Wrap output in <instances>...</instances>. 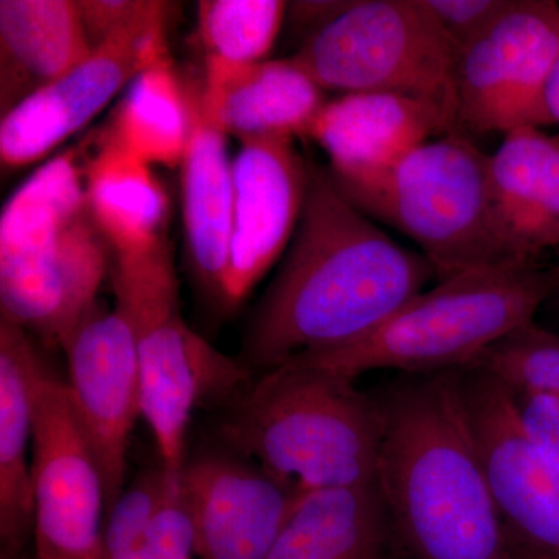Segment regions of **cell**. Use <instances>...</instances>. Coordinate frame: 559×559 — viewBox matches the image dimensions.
Wrapping results in <instances>:
<instances>
[{"instance_id":"cell-1","label":"cell","mask_w":559,"mask_h":559,"mask_svg":"<svg viewBox=\"0 0 559 559\" xmlns=\"http://www.w3.org/2000/svg\"><path fill=\"white\" fill-rule=\"evenodd\" d=\"M245 342L249 369L359 340L425 290L436 271L392 240L310 159L299 226Z\"/></svg>"},{"instance_id":"cell-2","label":"cell","mask_w":559,"mask_h":559,"mask_svg":"<svg viewBox=\"0 0 559 559\" xmlns=\"http://www.w3.org/2000/svg\"><path fill=\"white\" fill-rule=\"evenodd\" d=\"M459 370L403 374L378 393L384 433L377 484L407 558L518 559Z\"/></svg>"},{"instance_id":"cell-3","label":"cell","mask_w":559,"mask_h":559,"mask_svg":"<svg viewBox=\"0 0 559 559\" xmlns=\"http://www.w3.org/2000/svg\"><path fill=\"white\" fill-rule=\"evenodd\" d=\"M378 393L300 359L261 371L221 426L229 450L300 491L377 484Z\"/></svg>"},{"instance_id":"cell-4","label":"cell","mask_w":559,"mask_h":559,"mask_svg":"<svg viewBox=\"0 0 559 559\" xmlns=\"http://www.w3.org/2000/svg\"><path fill=\"white\" fill-rule=\"evenodd\" d=\"M558 293L554 270L540 261L465 272L412 297L359 340L296 359L353 381L373 370L465 369Z\"/></svg>"},{"instance_id":"cell-5","label":"cell","mask_w":559,"mask_h":559,"mask_svg":"<svg viewBox=\"0 0 559 559\" xmlns=\"http://www.w3.org/2000/svg\"><path fill=\"white\" fill-rule=\"evenodd\" d=\"M489 159L469 135L450 132L421 143L374 178L334 186L369 218L411 238L441 282L528 261L518 255L500 223Z\"/></svg>"},{"instance_id":"cell-6","label":"cell","mask_w":559,"mask_h":559,"mask_svg":"<svg viewBox=\"0 0 559 559\" xmlns=\"http://www.w3.org/2000/svg\"><path fill=\"white\" fill-rule=\"evenodd\" d=\"M114 260L116 307L130 322L138 352L142 418L164 468L180 473L193 412L205 403H234L252 382V370L187 325L168 241Z\"/></svg>"},{"instance_id":"cell-7","label":"cell","mask_w":559,"mask_h":559,"mask_svg":"<svg viewBox=\"0 0 559 559\" xmlns=\"http://www.w3.org/2000/svg\"><path fill=\"white\" fill-rule=\"evenodd\" d=\"M293 60L325 92H393L433 103L457 132L459 50L419 0H353Z\"/></svg>"},{"instance_id":"cell-8","label":"cell","mask_w":559,"mask_h":559,"mask_svg":"<svg viewBox=\"0 0 559 559\" xmlns=\"http://www.w3.org/2000/svg\"><path fill=\"white\" fill-rule=\"evenodd\" d=\"M559 60V3L513 0L469 46L455 70V130L509 134L551 124L547 84Z\"/></svg>"},{"instance_id":"cell-9","label":"cell","mask_w":559,"mask_h":559,"mask_svg":"<svg viewBox=\"0 0 559 559\" xmlns=\"http://www.w3.org/2000/svg\"><path fill=\"white\" fill-rule=\"evenodd\" d=\"M33 539L38 559H102L105 480L68 382L46 369L36 388Z\"/></svg>"},{"instance_id":"cell-10","label":"cell","mask_w":559,"mask_h":559,"mask_svg":"<svg viewBox=\"0 0 559 559\" xmlns=\"http://www.w3.org/2000/svg\"><path fill=\"white\" fill-rule=\"evenodd\" d=\"M168 20L170 5L151 0L138 21L110 36L60 80L2 116L3 170H20L49 156L97 117L143 69L170 57Z\"/></svg>"},{"instance_id":"cell-11","label":"cell","mask_w":559,"mask_h":559,"mask_svg":"<svg viewBox=\"0 0 559 559\" xmlns=\"http://www.w3.org/2000/svg\"><path fill=\"white\" fill-rule=\"evenodd\" d=\"M459 382L511 538L559 558V469L522 432L506 385L474 367L460 369Z\"/></svg>"},{"instance_id":"cell-12","label":"cell","mask_w":559,"mask_h":559,"mask_svg":"<svg viewBox=\"0 0 559 559\" xmlns=\"http://www.w3.org/2000/svg\"><path fill=\"white\" fill-rule=\"evenodd\" d=\"M64 352L70 396L100 463L109 513L123 492L132 430L142 417L134 334L119 308L97 304Z\"/></svg>"},{"instance_id":"cell-13","label":"cell","mask_w":559,"mask_h":559,"mask_svg":"<svg viewBox=\"0 0 559 559\" xmlns=\"http://www.w3.org/2000/svg\"><path fill=\"white\" fill-rule=\"evenodd\" d=\"M296 140L241 142L234 159V216L224 308L234 310L286 253L304 210L310 157Z\"/></svg>"},{"instance_id":"cell-14","label":"cell","mask_w":559,"mask_h":559,"mask_svg":"<svg viewBox=\"0 0 559 559\" xmlns=\"http://www.w3.org/2000/svg\"><path fill=\"white\" fill-rule=\"evenodd\" d=\"M182 484L197 559H266L304 492L229 448L186 460Z\"/></svg>"},{"instance_id":"cell-15","label":"cell","mask_w":559,"mask_h":559,"mask_svg":"<svg viewBox=\"0 0 559 559\" xmlns=\"http://www.w3.org/2000/svg\"><path fill=\"white\" fill-rule=\"evenodd\" d=\"M110 252L87 213L46 248L0 261L2 320L28 331L47 347L64 349L97 307Z\"/></svg>"},{"instance_id":"cell-16","label":"cell","mask_w":559,"mask_h":559,"mask_svg":"<svg viewBox=\"0 0 559 559\" xmlns=\"http://www.w3.org/2000/svg\"><path fill=\"white\" fill-rule=\"evenodd\" d=\"M454 131L443 109L393 92H355L326 102L308 139L329 157L337 187L362 182L390 170L404 156Z\"/></svg>"},{"instance_id":"cell-17","label":"cell","mask_w":559,"mask_h":559,"mask_svg":"<svg viewBox=\"0 0 559 559\" xmlns=\"http://www.w3.org/2000/svg\"><path fill=\"white\" fill-rule=\"evenodd\" d=\"M198 97L207 119L241 142L308 139L325 91L293 60L255 64L205 58Z\"/></svg>"},{"instance_id":"cell-18","label":"cell","mask_w":559,"mask_h":559,"mask_svg":"<svg viewBox=\"0 0 559 559\" xmlns=\"http://www.w3.org/2000/svg\"><path fill=\"white\" fill-rule=\"evenodd\" d=\"M191 135L180 164L187 252L194 280L210 300L224 308L234 216V159L227 135L205 116L198 84H190Z\"/></svg>"},{"instance_id":"cell-19","label":"cell","mask_w":559,"mask_h":559,"mask_svg":"<svg viewBox=\"0 0 559 559\" xmlns=\"http://www.w3.org/2000/svg\"><path fill=\"white\" fill-rule=\"evenodd\" d=\"M43 370L32 334L0 319V559H20L33 533L28 454Z\"/></svg>"},{"instance_id":"cell-20","label":"cell","mask_w":559,"mask_h":559,"mask_svg":"<svg viewBox=\"0 0 559 559\" xmlns=\"http://www.w3.org/2000/svg\"><path fill=\"white\" fill-rule=\"evenodd\" d=\"M492 198L522 260L559 249V135L525 127L503 135L489 159Z\"/></svg>"},{"instance_id":"cell-21","label":"cell","mask_w":559,"mask_h":559,"mask_svg":"<svg viewBox=\"0 0 559 559\" xmlns=\"http://www.w3.org/2000/svg\"><path fill=\"white\" fill-rule=\"evenodd\" d=\"M72 0L0 2V108L2 116L60 80L92 53Z\"/></svg>"},{"instance_id":"cell-22","label":"cell","mask_w":559,"mask_h":559,"mask_svg":"<svg viewBox=\"0 0 559 559\" xmlns=\"http://www.w3.org/2000/svg\"><path fill=\"white\" fill-rule=\"evenodd\" d=\"M399 550L380 487L371 484L301 492L266 559H393Z\"/></svg>"},{"instance_id":"cell-23","label":"cell","mask_w":559,"mask_h":559,"mask_svg":"<svg viewBox=\"0 0 559 559\" xmlns=\"http://www.w3.org/2000/svg\"><path fill=\"white\" fill-rule=\"evenodd\" d=\"M90 215L114 257L145 252L167 241L168 201L153 167L105 132L84 164Z\"/></svg>"},{"instance_id":"cell-24","label":"cell","mask_w":559,"mask_h":559,"mask_svg":"<svg viewBox=\"0 0 559 559\" xmlns=\"http://www.w3.org/2000/svg\"><path fill=\"white\" fill-rule=\"evenodd\" d=\"M191 123L190 83L180 79L170 55L131 81L103 132L151 167L176 168L189 148Z\"/></svg>"},{"instance_id":"cell-25","label":"cell","mask_w":559,"mask_h":559,"mask_svg":"<svg viewBox=\"0 0 559 559\" xmlns=\"http://www.w3.org/2000/svg\"><path fill=\"white\" fill-rule=\"evenodd\" d=\"M83 151L70 148L32 173L0 216V261L51 245L90 213Z\"/></svg>"},{"instance_id":"cell-26","label":"cell","mask_w":559,"mask_h":559,"mask_svg":"<svg viewBox=\"0 0 559 559\" xmlns=\"http://www.w3.org/2000/svg\"><path fill=\"white\" fill-rule=\"evenodd\" d=\"M288 2L282 0H201L198 3V39L205 58L230 64L270 60Z\"/></svg>"},{"instance_id":"cell-27","label":"cell","mask_w":559,"mask_h":559,"mask_svg":"<svg viewBox=\"0 0 559 559\" xmlns=\"http://www.w3.org/2000/svg\"><path fill=\"white\" fill-rule=\"evenodd\" d=\"M468 367L485 371L511 392L559 396V334L532 320L485 349Z\"/></svg>"},{"instance_id":"cell-28","label":"cell","mask_w":559,"mask_h":559,"mask_svg":"<svg viewBox=\"0 0 559 559\" xmlns=\"http://www.w3.org/2000/svg\"><path fill=\"white\" fill-rule=\"evenodd\" d=\"M110 559H197V530L182 471L168 473L165 498L142 536L130 549Z\"/></svg>"},{"instance_id":"cell-29","label":"cell","mask_w":559,"mask_h":559,"mask_svg":"<svg viewBox=\"0 0 559 559\" xmlns=\"http://www.w3.org/2000/svg\"><path fill=\"white\" fill-rule=\"evenodd\" d=\"M168 473L164 465L142 471L123 489L106 514L103 528L102 559H110L130 549L153 521L165 498Z\"/></svg>"},{"instance_id":"cell-30","label":"cell","mask_w":559,"mask_h":559,"mask_svg":"<svg viewBox=\"0 0 559 559\" xmlns=\"http://www.w3.org/2000/svg\"><path fill=\"white\" fill-rule=\"evenodd\" d=\"M511 2L513 0H419L459 53L491 27L510 9Z\"/></svg>"},{"instance_id":"cell-31","label":"cell","mask_w":559,"mask_h":559,"mask_svg":"<svg viewBox=\"0 0 559 559\" xmlns=\"http://www.w3.org/2000/svg\"><path fill=\"white\" fill-rule=\"evenodd\" d=\"M509 392L522 432L535 450L559 469V396Z\"/></svg>"},{"instance_id":"cell-32","label":"cell","mask_w":559,"mask_h":559,"mask_svg":"<svg viewBox=\"0 0 559 559\" xmlns=\"http://www.w3.org/2000/svg\"><path fill=\"white\" fill-rule=\"evenodd\" d=\"M151 0H81L79 10L92 49L138 21Z\"/></svg>"},{"instance_id":"cell-33","label":"cell","mask_w":559,"mask_h":559,"mask_svg":"<svg viewBox=\"0 0 559 559\" xmlns=\"http://www.w3.org/2000/svg\"><path fill=\"white\" fill-rule=\"evenodd\" d=\"M546 108L551 124H559V60L547 84Z\"/></svg>"},{"instance_id":"cell-34","label":"cell","mask_w":559,"mask_h":559,"mask_svg":"<svg viewBox=\"0 0 559 559\" xmlns=\"http://www.w3.org/2000/svg\"><path fill=\"white\" fill-rule=\"evenodd\" d=\"M557 263L551 266V270H554L555 278H557L558 288H559V249L557 250Z\"/></svg>"}]
</instances>
